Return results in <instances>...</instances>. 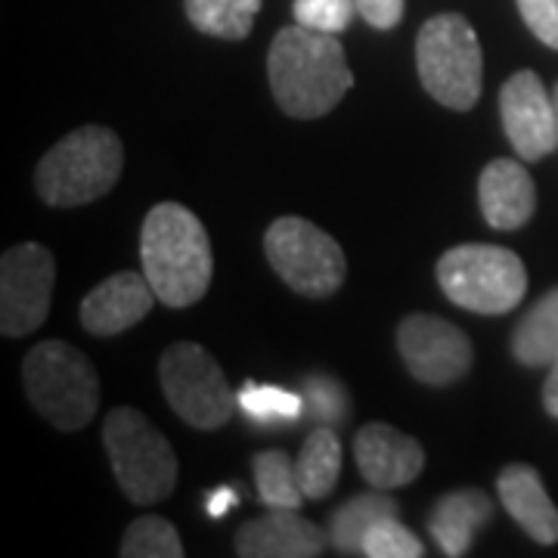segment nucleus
Here are the masks:
<instances>
[{
	"mask_svg": "<svg viewBox=\"0 0 558 558\" xmlns=\"http://www.w3.org/2000/svg\"><path fill=\"white\" fill-rule=\"evenodd\" d=\"M267 72L279 109L292 119H319L332 112L354 84L336 35L304 25H289L274 38Z\"/></svg>",
	"mask_w": 558,
	"mask_h": 558,
	"instance_id": "f257e3e1",
	"label": "nucleus"
},
{
	"mask_svg": "<svg viewBox=\"0 0 558 558\" xmlns=\"http://www.w3.org/2000/svg\"><path fill=\"white\" fill-rule=\"evenodd\" d=\"M143 274L161 304L190 307L208 292L215 258L202 220L178 202L156 205L140 233Z\"/></svg>",
	"mask_w": 558,
	"mask_h": 558,
	"instance_id": "f03ea898",
	"label": "nucleus"
},
{
	"mask_svg": "<svg viewBox=\"0 0 558 558\" xmlns=\"http://www.w3.org/2000/svg\"><path fill=\"white\" fill-rule=\"evenodd\" d=\"M124 149L119 134L100 124H84L62 137L35 171V190L53 208H75L102 199L121 178Z\"/></svg>",
	"mask_w": 558,
	"mask_h": 558,
	"instance_id": "7ed1b4c3",
	"label": "nucleus"
},
{
	"mask_svg": "<svg viewBox=\"0 0 558 558\" xmlns=\"http://www.w3.org/2000/svg\"><path fill=\"white\" fill-rule=\"evenodd\" d=\"M25 395L40 416L60 432H78L100 407L94 363L69 341H40L22 363Z\"/></svg>",
	"mask_w": 558,
	"mask_h": 558,
	"instance_id": "20e7f679",
	"label": "nucleus"
},
{
	"mask_svg": "<svg viewBox=\"0 0 558 558\" xmlns=\"http://www.w3.org/2000/svg\"><path fill=\"white\" fill-rule=\"evenodd\" d=\"M102 444L124 497L149 506L178 487V457L168 438L134 407H119L102 422Z\"/></svg>",
	"mask_w": 558,
	"mask_h": 558,
	"instance_id": "39448f33",
	"label": "nucleus"
},
{
	"mask_svg": "<svg viewBox=\"0 0 558 558\" xmlns=\"http://www.w3.org/2000/svg\"><path fill=\"white\" fill-rule=\"evenodd\" d=\"M422 87L440 106L469 112L481 97L484 53L472 22L459 13H440L422 25L416 38Z\"/></svg>",
	"mask_w": 558,
	"mask_h": 558,
	"instance_id": "423d86ee",
	"label": "nucleus"
},
{
	"mask_svg": "<svg viewBox=\"0 0 558 558\" xmlns=\"http://www.w3.org/2000/svg\"><path fill=\"white\" fill-rule=\"evenodd\" d=\"M438 282L444 295L472 314H509L527 292V270L515 252L502 245L469 242L444 252L438 260Z\"/></svg>",
	"mask_w": 558,
	"mask_h": 558,
	"instance_id": "0eeeda50",
	"label": "nucleus"
},
{
	"mask_svg": "<svg viewBox=\"0 0 558 558\" xmlns=\"http://www.w3.org/2000/svg\"><path fill=\"white\" fill-rule=\"evenodd\" d=\"M159 381L171 410L202 432L227 425L240 407L220 363L196 341H178L161 354Z\"/></svg>",
	"mask_w": 558,
	"mask_h": 558,
	"instance_id": "6e6552de",
	"label": "nucleus"
},
{
	"mask_svg": "<svg viewBox=\"0 0 558 558\" xmlns=\"http://www.w3.org/2000/svg\"><path fill=\"white\" fill-rule=\"evenodd\" d=\"M264 252L279 279L307 299H329L348 274L339 242L304 218L274 220L264 236Z\"/></svg>",
	"mask_w": 558,
	"mask_h": 558,
	"instance_id": "1a4fd4ad",
	"label": "nucleus"
},
{
	"mask_svg": "<svg viewBox=\"0 0 558 558\" xmlns=\"http://www.w3.org/2000/svg\"><path fill=\"white\" fill-rule=\"evenodd\" d=\"M57 286V260L38 242H22L0 260V332L22 339L50 314Z\"/></svg>",
	"mask_w": 558,
	"mask_h": 558,
	"instance_id": "9d476101",
	"label": "nucleus"
},
{
	"mask_svg": "<svg viewBox=\"0 0 558 558\" xmlns=\"http://www.w3.org/2000/svg\"><path fill=\"white\" fill-rule=\"evenodd\" d=\"M398 348L403 366L422 385H453L472 369V341L457 323L432 314H410L400 323Z\"/></svg>",
	"mask_w": 558,
	"mask_h": 558,
	"instance_id": "9b49d317",
	"label": "nucleus"
},
{
	"mask_svg": "<svg viewBox=\"0 0 558 558\" xmlns=\"http://www.w3.org/2000/svg\"><path fill=\"white\" fill-rule=\"evenodd\" d=\"M499 116L512 149L524 161L546 159L558 146L556 100L546 94L539 75L531 69H521L502 84Z\"/></svg>",
	"mask_w": 558,
	"mask_h": 558,
	"instance_id": "f8f14e48",
	"label": "nucleus"
},
{
	"mask_svg": "<svg viewBox=\"0 0 558 558\" xmlns=\"http://www.w3.org/2000/svg\"><path fill=\"white\" fill-rule=\"evenodd\" d=\"M354 459H357L363 478L376 490H398L418 478L425 465V450L416 438L403 435L385 422H369L360 428L354 440Z\"/></svg>",
	"mask_w": 558,
	"mask_h": 558,
	"instance_id": "ddd939ff",
	"label": "nucleus"
},
{
	"mask_svg": "<svg viewBox=\"0 0 558 558\" xmlns=\"http://www.w3.org/2000/svg\"><path fill=\"white\" fill-rule=\"evenodd\" d=\"M156 301L159 295L149 286L146 274L121 270V274L102 279L100 286L90 289L87 299L81 301V326L90 336L109 339V336H119L134 323H140L153 311Z\"/></svg>",
	"mask_w": 558,
	"mask_h": 558,
	"instance_id": "4468645a",
	"label": "nucleus"
},
{
	"mask_svg": "<svg viewBox=\"0 0 558 558\" xmlns=\"http://www.w3.org/2000/svg\"><path fill=\"white\" fill-rule=\"evenodd\" d=\"M332 539L314 521L301 519L299 509H270V515L245 521L233 539L242 558H314Z\"/></svg>",
	"mask_w": 558,
	"mask_h": 558,
	"instance_id": "2eb2a0df",
	"label": "nucleus"
},
{
	"mask_svg": "<svg viewBox=\"0 0 558 558\" xmlns=\"http://www.w3.org/2000/svg\"><path fill=\"white\" fill-rule=\"evenodd\" d=\"M481 215L494 230H519L537 211V186L519 161H490L478 180Z\"/></svg>",
	"mask_w": 558,
	"mask_h": 558,
	"instance_id": "dca6fc26",
	"label": "nucleus"
},
{
	"mask_svg": "<svg viewBox=\"0 0 558 558\" xmlns=\"http://www.w3.org/2000/svg\"><path fill=\"white\" fill-rule=\"evenodd\" d=\"M499 499L506 512L519 521L521 531L543 546L558 543V509L549 499L537 469L531 465H506L497 481Z\"/></svg>",
	"mask_w": 558,
	"mask_h": 558,
	"instance_id": "f3484780",
	"label": "nucleus"
},
{
	"mask_svg": "<svg viewBox=\"0 0 558 558\" xmlns=\"http://www.w3.org/2000/svg\"><path fill=\"white\" fill-rule=\"evenodd\" d=\"M494 519V502L487 494H481L475 487L453 490L428 515V531L444 549V556L459 558L472 549V539L487 521Z\"/></svg>",
	"mask_w": 558,
	"mask_h": 558,
	"instance_id": "a211bd4d",
	"label": "nucleus"
},
{
	"mask_svg": "<svg viewBox=\"0 0 558 558\" xmlns=\"http://www.w3.org/2000/svg\"><path fill=\"white\" fill-rule=\"evenodd\" d=\"M512 354L521 366H553L558 360V289L546 292L543 299L524 314L515 336H512Z\"/></svg>",
	"mask_w": 558,
	"mask_h": 558,
	"instance_id": "6ab92c4d",
	"label": "nucleus"
},
{
	"mask_svg": "<svg viewBox=\"0 0 558 558\" xmlns=\"http://www.w3.org/2000/svg\"><path fill=\"white\" fill-rule=\"evenodd\" d=\"M295 472H299V484L307 499H323L336 490L341 472V444L339 435L329 425H317L307 435L299 459H295Z\"/></svg>",
	"mask_w": 558,
	"mask_h": 558,
	"instance_id": "aec40b11",
	"label": "nucleus"
},
{
	"mask_svg": "<svg viewBox=\"0 0 558 558\" xmlns=\"http://www.w3.org/2000/svg\"><path fill=\"white\" fill-rule=\"evenodd\" d=\"M388 490H376V494H360V497L348 499L339 512L329 521V539L339 549L341 556H357L363 553V537L366 531L381 519H395L398 515V502L385 497Z\"/></svg>",
	"mask_w": 558,
	"mask_h": 558,
	"instance_id": "412c9836",
	"label": "nucleus"
},
{
	"mask_svg": "<svg viewBox=\"0 0 558 558\" xmlns=\"http://www.w3.org/2000/svg\"><path fill=\"white\" fill-rule=\"evenodd\" d=\"M264 0H186V20L202 35L223 40L248 38Z\"/></svg>",
	"mask_w": 558,
	"mask_h": 558,
	"instance_id": "4be33fe9",
	"label": "nucleus"
},
{
	"mask_svg": "<svg viewBox=\"0 0 558 558\" xmlns=\"http://www.w3.org/2000/svg\"><path fill=\"white\" fill-rule=\"evenodd\" d=\"M255 487L267 509H299L307 499L299 484L295 462L279 450H267L255 457Z\"/></svg>",
	"mask_w": 558,
	"mask_h": 558,
	"instance_id": "5701e85b",
	"label": "nucleus"
},
{
	"mask_svg": "<svg viewBox=\"0 0 558 558\" xmlns=\"http://www.w3.org/2000/svg\"><path fill=\"white\" fill-rule=\"evenodd\" d=\"M240 410L258 425H279V422L292 425L304 416V398L277 385L245 381L240 391Z\"/></svg>",
	"mask_w": 558,
	"mask_h": 558,
	"instance_id": "b1692460",
	"label": "nucleus"
},
{
	"mask_svg": "<svg viewBox=\"0 0 558 558\" xmlns=\"http://www.w3.org/2000/svg\"><path fill=\"white\" fill-rule=\"evenodd\" d=\"M121 556L124 558H180L183 556V543L174 524L159 515H146L137 519L128 534L121 539Z\"/></svg>",
	"mask_w": 558,
	"mask_h": 558,
	"instance_id": "393cba45",
	"label": "nucleus"
},
{
	"mask_svg": "<svg viewBox=\"0 0 558 558\" xmlns=\"http://www.w3.org/2000/svg\"><path fill=\"white\" fill-rule=\"evenodd\" d=\"M301 398H304V416L329 428L341 425L351 410L344 385L332 376H307L301 381Z\"/></svg>",
	"mask_w": 558,
	"mask_h": 558,
	"instance_id": "a878e982",
	"label": "nucleus"
},
{
	"mask_svg": "<svg viewBox=\"0 0 558 558\" xmlns=\"http://www.w3.org/2000/svg\"><path fill=\"white\" fill-rule=\"evenodd\" d=\"M363 556L369 558H418L425 556V546H422V539L410 531V527H403L395 519H381L376 521L369 531H366V537H363Z\"/></svg>",
	"mask_w": 558,
	"mask_h": 558,
	"instance_id": "bb28decb",
	"label": "nucleus"
},
{
	"mask_svg": "<svg viewBox=\"0 0 558 558\" xmlns=\"http://www.w3.org/2000/svg\"><path fill=\"white\" fill-rule=\"evenodd\" d=\"M357 0H295V22L314 32L339 35L354 20Z\"/></svg>",
	"mask_w": 558,
	"mask_h": 558,
	"instance_id": "cd10ccee",
	"label": "nucleus"
},
{
	"mask_svg": "<svg viewBox=\"0 0 558 558\" xmlns=\"http://www.w3.org/2000/svg\"><path fill=\"white\" fill-rule=\"evenodd\" d=\"M521 20L546 47L558 50V0H519Z\"/></svg>",
	"mask_w": 558,
	"mask_h": 558,
	"instance_id": "c85d7f7f",
	"label": "nucleus"
},
{
	"mask_svg": "<svg viewBox=\"0 0 558 558\" xmlns=\"http://www.w3.org/2000/svg\"><path fill=\"white\" fill-rule=\"evenodd\" d=\"M357 10L373 28H395L403 20V0H357Z\"/></svg>",
	"mask_w": 558,
	"mask_h": 558,
	"instance_id": "c756f323",
	"label": "nucleus"
},
{
	"mask_svg": "<svg viewBox=\"0 0 558 558\" xmlns=\"http://www.w3.org/2000/svg\"><path fill=\"white\" fill-rule=\"evenodd\" d=\"M236 506H240V487H218V490H211L208 499H205V512L211 519H223Z\"/></svg>",
	"mask_w": 558,
	"mask_h": 558,
	"instance_id": "7c9ffc66",
	"label": "nucleus"
},
{
	"mask_svg": "<svg viewBox=\"0 0 558 558\" xmlns=\"http://www.w3.org/2000/svg\"><path fill=\"white\" fill-rule=\"evenodd\" d=\"M543 407L553 418H558V360L549 366V376L543 385Z\"/></svg>",
	"mask_w": 558,
	"mask_h": 558,
	"instance_id": "2f4dec72",
	"label": "nucleus"
},
{
	"mask_svg": "<svg viewBox=\"0 0 558 558\" xmlns=\"http://www.w3.org/2000/svg\"><path fill=\"white\" fill-rule=\"evenodd\" d=\"M553 100H556V116H558V84H556V94H553Z\"/></svg>",
	"mask_w": 558,
	"mask_h": 558,
	"instance_id": "473e14b6",
	"label": "nucleus"
}]
</instances>
